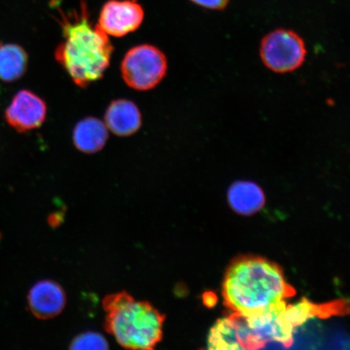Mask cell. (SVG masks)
Here are the masks:
<instances>
[{"label": "cell", "mask_w": 350, "mask_h": 350, "mask_svg": "<svg viewBox=\"0 0 350 350\" xmlns=\"http://www.w3.org/2000/svg\"><path fill=\"white\" fill-rule=\"evenodd\" d=\"M106 327L122 347L154 349L163 338L165 317L148 301L121 292L103 300Z\"/></svg>", "instance_id": "cell-3"}, {"label": "cell", "mask_w": 350, "mask_h": 350, "mask_svg": "<svg viewBox=\"0 0 350 350\" xmlns=\"http://www.w3.org/2000/svg\"><path fill=\"white\" fill-rule=\"evenodd\" d=\"M29 55L17 44L0 42V80L11 83L20 80L27 71Z\"/></svg>", "instance_id": "cell-13"}, {"label": "cell", "mask_w": 350, "mask_h": 350, "mask_svg": "<svg viewBox=\"0 0 350 350\" xmlns=\"http://www.w3.org/2000/svg\"><path fill=\"white\" fill-rule=\"evenodd\" d=\"M144 17L137 0H109L100 10L98 25L107 35L120 38L138 29Z\"/></svg>", "instance_id": "cell-6"}, {"label": "cell", "mask_w": 350, "mask_h": 350, "mask_svg": "<svg viewBox=\"0 0 350 350\" xmlns=\"http://www.w3.org/2000/svg\"><path fill=\"white\" fill-rule=\"evenodd\" d=\"M306 55L304 38L294 30L275 29L265 35L260 42L262 63L275 73L294 72L304 65Z\"/></svg>", "instance_id": "cell-4"}, {"label": "cell", "mask_w": 350, "mask_h": 350, "mask_svg": "<svg viewBox=\"0 0 350 350\" xmlns=\"http://www.w3.org/2000/svg\"><path fill=\"white\" fill-rule=\"evenodd\" d=\"M60 15L63 41L55 49V59L77 86L86 88L107 71L113 51L112 43L100 26L90 21L85 1L80 10Z\"/></svg>", "instance_id": "cell-2"}, {"label": "cell", "mask_w": 350, "mask_h": 350, "mask_svg": "<svg viewBox=\"0 0 350 350\" xmlns=\"http://www.w3.org/2000/svg\"><path fill=\"white\" fill-rule=\"evenodd\" d=\"M108 139V130L103 121L94 117L79 122L73 131V142L78 150L95 153L102 150Z\"/></svg>", "instance_id": "cell-12"}, {"label": "cell", "mask_w": 350, "mask_h": 350, "mask_svg": "<svg viewBox=\"0 0 350 350\" xmlns=\"http://www.w3.org/2000/svg\"><path fill=\"white\" fill-rule=\"evenodd\" d=\"M196 5L211 10H223L228 5L230 0H191Z\"/></svg>", "instance_id": "cell-15"}, {"label": "cell", "mask_w": 350, "mask_h": 350, "mask_svg": "<svg viewBox=\"0 0 350 350\" xmlns=\"http://www.w3.org/2000/svg\"><path fill=\"white\" fill-rule=\"evenodd\" d=\"M167 72V59L163 52L152 45L131 48L121 64L122 79L131 89L146 91L163 80Z\"/></svg>", "instance_id": "cell-5"}, {"label": "cell", "mask_w": 350, "mask_h": 350, "mask_svg": "<svg viewBox=\"0 0 350 350\" xmlns=\"http://www.w3.org/2000/svg\"><path fill=\"white\" fill-rule=\"evenodd\" d=\"M46 113V103L33 92L23 90L14 96L4 116L12 129L23 133L40 128Z\"/></svg>", "instance_id": "cell-7"}, {"label": "cell", "mask_w": 350, "mask_h": 350, "mask_svg": "<svg viewBox=\"0 0 350 350\" xmlns=\"http://www.w3.org/2000/svg\"><path fill=\"white\" fill-rule=\"evenodd\" d=\"M295 294L281 267L260 256H241L232 262L222 286L227 308L243 317L273 308Z\"/></svg>", "instance_id": "cell-1"}, {"label": "cell", "mask_w": 350, "mask_h": 350, "mask_svg": "<svg viewBox=\"0 0 350 350\" xmlns=\"http://www.w3.org/2000/svg\"><path fill=\"white\" fill-rule=\"evenodd\" d=\"M108 342L104 336L97 332H89L78 336L73 340L72 349H107Z\"/></svg>", "instance_id": "cell-14"}, {"label": "cell", "mask_w": 350, "mask_h": 350, "mask_svg": "<svg viewBox=\"0 0 350 350\" xmlns=\"http://www.w3.org/2000/svg\"><path fill=\"white\" fill-rule=\"evenodd\" d=\"M209 349H251V336L243 316L233 312L218 319L208 336Z\"/></svg>", "instance_id": "cell-8"}, {"label": "cell", "mask_w": 350, "mask_h": 350, "mask_svg": "<svg viewBox=\"0 0 350 350\" xmlns=\"http://www.w3.org/2000/svg\"><path fill=\"white\" fill-rule=\"evenodd\" d=\"M227 196L234 211L244 216L259 212L265 204L264 191L252 181L241 180L232 183Z\"/></svg>", "instance_id": "cell-11"}, {"label": "cell", "mask_w": 350, "mask_h": 350, "mask_svg": "<svg viewBox=\"0 0 350 350\" xmlns=\"http://www.w3.org/2000/svg\"><path fill=\"white\" fill-rule=\"evenodd\" d=\"M105 122L107 128L118 137H129L141 128L142 113L131 100H116L109 104L105 113Z\"/></svg>", "instance_id": "cell-10"}, {"label": "cell", "mask_w": 350, "mask_h": 350, "mask_svg": "<svg viewBox=\"0 0 350 350\" xmlns=\"http://www.w3.org/2000/svg\"><path fill=\"white\" fill-rule=\"evenodd\" d=\"M30 310L38 319L53 318L62 312L66 304V295L58 283L44 280L35 284L28 295Z\"/></svg>", "instance_id": "cell-9"}]
</instances>
